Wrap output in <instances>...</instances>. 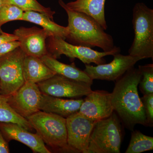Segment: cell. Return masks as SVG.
I'll list each match as a JSON object with an SVG mask.
<instances>
[{"mask_svg":"<svg viewBox=\"0 0 153 153\" xmlns=\"http://www.w3.org/2000/svg\"><path fill=\"white\" fill-rule=\"evenodd\" d=\"M142 74L133 67L117 80L111 93L114 111L127 128L133 129L137 124L147 126L144 109L138 92Z\"/></svg>","mask_w":153,"mask_h":153,"instance_id":"obj_1","label":"cell"},{"mask_svg":"<svg viewBox=\"0 0 153 153\" xmlns=\"http://www.w3.org/2000/svg\"><path fill=\"white\" fill-rule=\"evenodd\" d=\"M58 3L68 16V33L66 39L69 43L91 48L99 47L103 52L114 49L116 46L112 36L105 33L92 17L69 10L63 0H58Z\"/></svg>","mask_w":153,"mask_h":153,"instance_id":"obj_2","label":"cell"},{"mask_svg":"<svg viewBox=\"0 0 153 153\" xmlns=\"http://www.w3.org/2000/svg\"><path fill=\"white\" fill-rule=\"evenodd\" d=\"M26 119L44 143L59 152H71L67 143L66 118L39 111Z\"/></svg>","mask_w":153,"mask_h":153,"instance_id":"obj_3","label":"cell"},{"mask_svg":"<svg viewBox=\"0 0 153 153\" xmlns=\"http://www.w3.org/2000/svg\"><path fill=\"white\" fill-rule=\"evenodd\" d=\"M134 38L129 55L143 59L153 58V10L137 3L133 10Z\"/></svg>","mask_w":153,"mask_h":153,"instance_id":"obj_4","label":"cell"},{"mask_svg":"<svg viewBox=\"0 0 153 153\" xmlns=\"http://www.w3.org/2000/svg\"><path fill=\"white\" fill-rule=\"evenodd\" d=\"M122 139L120 120L114 111L97 121L89 138L87 153H120Z\"/></svg>","mask_w":153,"mask_h":153,"instance_id":"obj_5","label":"cell"},{"mask_svg":"<svg viewBox=\"0 0 153 153\" xmlns=\"http://www.w3.org/2000/svg\"><path fill=\"white\" fill-rule=\"evenodd\" d=\"M48 38L47 50L49 55L56 59L64 55L73 60L77 58L85 64L94 63L98 65L105 63V56L121 52L120 48L116 46L109 52H100L89 47L73 45L60 37L51 36Z\"/></svg>","mask_w":153,"mask_h":153,"instance_id":"obj_6","label":"cell"},{"mask_svg":"<svg viewBox=\"0 0 153 153\" xmlns=\"http://www.w3.org/2000/svg\"><path fill=\"white\" fill-rule=\"evenodd\" d=\"M26 54L19 47L0 58V93L13 94L25 83L23 63Z\"/></svg>","mask_w":153,"mask_h":153,"instance_id":"obj_7","label":"cell"},{"mask_svg":"<svg viewBox=\"0 0 153 153\" xmlns=\"http://www.w3.org/2000/svg\"><path fill=\"white\" fill-rule=\"evenodd\" d=\"M42 94L58 97L77 98L92 91L91 84L56 74L37 83Z\"/></svg>","mask_w":153,"mask_h":153,"instance_id":"obj_8","label":"cell"},{"mask_svg":"<svg viewBox=\"0 0 153 153\" xmlns=\"http://www.w3.org/2000/svg\"><path fill=\"white\" fill-rule=\"evenodd\" d=\"M96 122L78 112L66 118L67 143L72 152L87 153Z\"/></svg>","mask_w":153,"mask_h":153,"instance_id":"obj_9","label":"cell"},{"mask_svg":"<svg viewBox=\"0 0 153 153\" xmlns=\"http://www.w3.org/2000/svg\"><path fill=\"white\" fill-rule=\"evenodd\" d=\"M113 60L107 64L93 66L85 64L84 71L92 80L100 79L116 81L123 76L128 70L134 67L140 57L129 55H125L117 53L113 55Z\"/></svg>","mask_w":153,"mask_h":153,"instance_id":"obj_10","label":"cell"},{"mask_svg":"<svg viewBox=\"0 0 153 153\" xmlns=\"http://www.w3.org/2000/svg\"><path fill=\"white\" fill-rule=\"evenodd\" d=\"M41 95L37 83L26 82L16 92L8 96V102L17 113L27 118L40 111Z\"/></svg>","mask_w":153,"mask_h":153,"instance_id":"obj_11","label":"cell"},{"mask_svg":"<svg viewBox=\"0 0 153 153\" xmlns=\"http://www.w3.org/2000/svg\"><path fill=\"white\" fill-rule=\"evenodd\" d=\"M13 34L20 42L19 47L26 55L41 58L49 54L46 41L52 35L47 30L21 27L15 30Z\"/></svg>","mask_w":153,"mask_h":153,"instance_id":"obj_12","label":"cell"},{"mask_svg":"<svg viewBox=\"0 0 153 153\" xmlns=\"http://www.w3.org/2000/svg\"><path fill=\"white\" fill-rule=\"evenodd\" d=\"M114 111L111 93L105 91L96 90L86 96L78 112L97 121L109 117Z\"/></svg>","mask_w":153,"mask_h":153,"instance_id":"obj_13","label":"cell"},{"mask_svg":"<svg viewBox=\"0 0 153 153\" xmlns=\"http://www.w3.org/2000/svg\"><path fill=\"white\" fill-rule=\"evenodd\" d=\"M0 130L8 141L15 140L22 143L34 153H51L38 134L32 133L17 124L0 122Z\"/></svg>","mask_w":153,"mask_h":153,"instance_id":"obj_14","label":"cell"},{"mask_svg":"<svg viewBox=\"0 0 153 153\" xmlns=\"http://www.w3.org/2000/svg\"><path fill=\"white\" fill-rule=\"evenodd\" d=\"M83 101L82 99H63L42 93L39 109L66 118L79 111Z\"/></svg>","mask_w":153,"mask_h":153,"instance_id":"obj_15","label":"cell"},{"mask_svg":"<svg viewBox=\"0 0 153 153\" xmlns=\"http://www.w3.org/2000/svg\"><path fill=\"white\" fill-rule=\"evenodd\" d=\"M56 74L43 62L41 58L26 55L23 63V75L25 82L38 83Z\"/></svg>","mask_w":153,"mask_h":153,"instance_id":"obj_16","label":"cell"},{"mask_svg":"<svg viewBox=\"0 0 153 153\" xmlns=\"http://www.w3.org/2000/svg\"><path fill=\"white\" fill-rule=\"evenodd\" d=\"M106 0H76L66 4L71 10L86 14L98 22L105 30L108 28L105 15Z\"/></svg>","mask_w":153,"mask_h":153,"instance_id":"obj_17","label":"cell"},{"mask_svg":"<svg viewBox=\"0 0 153 153\" xmlns=\"http://www.w3.org/2000/svg\"><path fill=\"white\" fill-rule=\"evenodd\" d=\"M41 58L43 62L56 74L91 85L93 83V80L85 71L77 68L74 63L70 65L61 63L49 54L44 55Z\"/></svg>","mask_w":153,"mask_h":153,"instance_id":"obj_18","label":"cell"},{"mask_svg":"<svg viewBox=\"0 0 153 153\" xmlns=\"http://www.w3.org/2000/svg\"><path fill=\"white\" fill-rule=\"evenodd\" d=\"M22 21L34 23L47 30L52 36L60 37L66 40L68 34L67 27L57 25L46 15L34 11L24 12Z\"/></svg>","mask_w":153,"mask_h":153,"instance_id":"obj_19","label":"cell"},{"mask_svg":"<svg viewBox=\"0 0 153 153\" xmlns=\"http://www.w3.org/2000/svg\"><path fill=\"white\" fill-rule=\"evenodd\" d=\"M0 122L17 124L29 131L33 128L27 120L17 113L8 102V96L0 93Z\"/></svg>","mask_w":153,"mask_h":153,"instance_id":"obj_20","label":"cell"},{"mask_svg":"<svg viewBox=\"0 0 153 153\" xmlns=\"http://www.w3.org/2000/svg\"><path fill=\"white\" fill-rule=\"evenodd\" d=\"M153 149V137L148 136L139 131L131 133L130 142L126 153H140Z\"/></svg>","mask_w":153,"mask_h":153,"instance_id":"obj_21","label":"cell"},{"mask_svg":"<svg viewBox=\"0 0 153 153\" xmlns=\"http://www.w3.org/2000/svg\"><path fill=\"white\" fill-rule=\"evenodd\" d=\"M8 4L14 5L21 9L24 12L34 11L46 15L53 20L55 11H52L50 8L44 7L37 0H7Z\"/></svg>","mask_w":153,"mask_h":153,"instance_id":"obj_22","label":"cell"},{"mask_svg":"<svg viewBox=\"0 0 153 153\" xmlns=\"http://www.w3.org/2000/svg\"><path fill=\"white\" fill-rule=\"evenodd\" d=\"M138 68L142 74L139 84L140 90L143 95L153 93V64L139 66Z\"/></svg>","mask_w":153,"mask_h":153,"instance_id":"obj_23","label":"cell"},{"mask_svg":"<svg viewBox=\"0 0 153 153\" xmlns=\"http://www.w3.org/2000/svg\"><path fill=\"white\" fill-rule=\"evenodd\" d=\"M24 11L14 5L6 4L0 9V34L3 33L1 27L6 23L22 21Z\"/></svg>","mask_w":153,"mask_h":153,"instance_id":"obj_24","label":"cell"},{"mask_svg":"<svg viewBox=\"0 0 153 153\" xmlns=\"http://www.w3.org/2000/svg\"><path fill=\"white\" fill-rule=\"evenodd\" d=\"M144 109L147 126H152L153 124V93L144 94L141 97Z\"/></svg>","mask_w":153,"mask_h":153,"instance_id":"obj_25","label":"cell"},{"mask_svg":"<svg viewBox=\"0 0 153 153\" xmlns=\"http://www.w3.org/2000/svg\"><path fill=\"white\" fill-rule=\"evenodd\" d=\"M20 43L19 41H11L1 44L0 58L20 47Z\"/></svg>","mask_w":153,"mask_h":153,"instance_id":"obj_26","label":"cell"},{"mask_svg":"<svg viewBox=\"0 0 153 153\" xmlns=\"http://www.w3.org/2000/svg\"><path fill=\"white\" fill-rule=\"evenodd\" d=\"M14 41H18V38L14 34L4 32L0 34V45L6 42Z\"/></svg>","mask_w":153,"mask_h":153,"instance_id":"obj_27","label":"cell"},{"mask_svg":"<svg viewBox=\"0 0 153 153\" xmlns=\"http://www.w3.org/2000/svg\"><path fill=\"white\" fill-rule=\"evenodd\" d=\"M10 153V150L7 143L4 138L1 130H0V153Z\"/></svg>","mask_w":153,"mask_h":153,"instance_id":"obj_28","label":"cell"},{"mask_svg":"<svg viewBox=\"0 0 153 153\" xmlns=\"http://www.w3.org/2000/svg\"><path fill=\"white\" fill-rule=\"evenodd\" d=\"M6 4H9L7 0H0V9L3 6Z\"/></svg>","mask_w":153,"mask_h":153,"instance_id":"obj_29","label":"cell"}]
</instances>
